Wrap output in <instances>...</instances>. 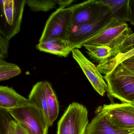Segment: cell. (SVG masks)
<instances>
[{
	"mask_svg": "<svg viewBox=\"0 0 134 134\" xmlns=\"http://www.w3.org/2000/svg\"><path fill=\"white\" fill-rule=\"evenodd\" d=\"M102 3L109 8L114 18L120 23L128 22V0L112 1L101 0Z\"/></svg>",
	"mask_w": 134,
	"mask_h": 134,
	"instance_id": "17",
	"label": "cell"
},
{
	"mask_svg": "<svg viewBox=\"0 0 134 134\" xmlns=\"http://www.w3.org/2000/svg\"><path fill=\"white\" fill-rule=\"evenodd\" d=\"M44 85L47 103L49 126L51 127L58 116L59 103L51 84L48 81H44Z\"/></svg>",
	"mask_w": 134,
	"mask_h": 134,
	"instance_id": "16",
	"label": "cell"
},
{
	"mask_svg": "<svg viewBox=\"0 0 134 134\" xmlns=\"http://www.w3.org/2000/svg\"><path fill=\"white\" fill-rule=\"evenodd\" d=\"M88 124L87 108L80 103L73 102L58 122L57 134H85Z\"/></svg>",
	"mask_w": 134,
	"mask_h": 134,
	"instance_id": "5",
	"label": "cell"
},
{
	"mask_svg": "<svg viewBox=\"0 0 134 134\" xmlns=\"http://www.w3.org/2000/svg\"><path fill=\"white\" fill-rule=\"evenodd\" d=\"M126 66L128 69H129V70H131V71L134 73V67H132V66Z\"/></svg>",
	"mask_w": 134,
	"mask_h": 134,
	"instance_id": "27",
	"label": "cell"
},
{
	"mask_svg": "<svg viewBox=\"0 0 134 134\" xmlns=\"http://www.w3.org/2000/svg\"><path fill=\"white\" fill-rule=\"evenodd\" d=\"M106 6L102 13L93 21L78 26H71L66 41L72 51L83 47L87 41L109 26L120 23L114 18L109 8Z\"/></svg>",
	"mask_w": 134,
	"mask_h": 134,
	"instance_id": "2",
	"label": "cell"
},
{
	"mask_svg": "<svg viewBox=\"0 0 134 134\" xmlns=\"http://www.w3.org/2000/svg\"><path fill=\"white\" fill-rule=\"evenodd\" d=\"M20 67L14 63L0 59V81L6 80L21 74Z\"/></svg>",
	"mask_w": 134,
	"mask_h": 134,
	"instance_id": "18",
	"label": "cell"
},
{
	"mask_svg": "<svg viewBox=\"0 0 134 134\" xmlns=\"http://www.w3.org/2000/svg\"><path fill=\"white\" fill-rule=\"evenodd\" d=\"M72 10L59 7L48 18L39 41L49 38L66 41L71 26Z\"/></svg>",
	"mask_w": 134,
	"mask_h": 134,
	"instance_id": "6",
	"label": "cell"
},
{
	"mask_svg": "<svg viewBox=\"0 0 134 134\" xmlns=\"http://www.w3.org/2000/svg\"><path fill=\"white\" fill-rule=\"evenodd\" d=\"M0 134H15L14 120L7 110L0 109Z\"/></svg>",
	"mask_w": 134,
	"mask_h": 134,
	"instance_id": "19",
	"label": "cell"
},
{
	"mask_svg": "<svg viewBox=\"0 0 134 134\" xmlns=\"http://www.w3.org/2000/svg\"><path fill=\"white\" fill-rule=\"evenodd\" d=\"M36 47L40 51L65 58L72 51L67 41L55 38H47L40 41Z\"/></svg>",
	"mask_w": 134,
	"mask_h": 134,
	"instance_id": "13",
	"label": "cell"
},
{
	"mask_svg": "<svg viewBox=\"0 0 134 134\" xmlns=\"http://www.w3.org/2000/svg\"><path fill=\"white\" fill-rule=\"evenodd\" d=\"M127 21L134 26V0H128Z\"/></svg>",
	"mask_w": 134,
	"mask_h": 134,
	"instance_id": "23",
	"label": "cell"
},
{
	"mask_svg": "<svg viewBox=\"0 0 134 134\" xmlns=\"http://www.w3.org/2000/svg\"><path fill=\"white\" fill-rule=\"evenodd\" d=\"M106 7L101 0H89L72 6L71 26H78L93 21Z\"/></svg>",
	"mask_w": 134,
	"mask_h": 134,
	"instance_id": "9",
	"label": "cell"
},
{
	"mask_svg": "<svg viewBox=\"0 0 134 134\" xmlns=\"http://www.w3.org/2000/svg\"><path fill=\"white\" fill-rule=\"evenodd\" d=\"M133 48H134V33L125 39L113 51V58L115 57L118 53L126 52Z\"/></svg>",
	"mask_w": 134,
	"mask_h": 134,
	"instance_id": "21",
	"label": "cell"
},
{
	"mask_svg": "<svg viewBox=\"0 0 134 134\" xmlns=\"http://www.w3.org/2000/svg\"><path fill=\"white\" fill-rule=\"evenodd\" d=\"M133 104V105H134V103H133V104Z\"/></svg>",
	"mask_w": 134,
	"mask_h": 134,
	"instance_id": "28",
	"label": "cell"
},
{
	"mask_svg": "<svg viewBox=\"0 0 134 134\" xmlns=\"http://www.w3.org/2000/svg\"><path fill=\"white\" fill-rule=\"evenodd\" d=\"M28 99L31 105L36 106L42 110L49 122L44 81L37 82L33 86L29 95Z\"/></svg>",
	"mask_w": 134,
	"mask_h": 134,
	"instance_id": "14",
	"label": "cell"
},
{
	"mask_svg": "<svg viewBox=\"0 0 134 134\" xmlns=\"http://www.w3.org/2000/svg\"><path fill=\"white\" fill-rule=\"evenodd\" d=\"M26 4L32 11L47 12L56 8V0H26Z\"/></svg>",
	"mask_w": 134,
	"mask_h": 134,
	"instance_id": "20",
	"label": "cell"
},
{
	"mask_svg": "<svg viewBox=\"0 0 134 134\" xmlns=\"http://www.w3.org/2000/svg\"><path fill=\"white\" fill-rule=\"evenodd\" d=\"M122 63L125 66L134 67V56L124 61Z\"/></svg>",
	"mask_w": 134,
	"mask_h": 134,
	"instance_id": "26",
	"label": "cell"
},
{
	"mask_svg": "<svg viewBox=\"0 0 134 134\" xmlns=\"http://www.w3.org/2000/svg\"><path fill=\"white\" fill-rule=\"evenodd\" d=\"M83 47L90 58L98 63V65L103 64L113 57V49L109 46L86 44Z\"/></svg>",
	"mask_w": 134,
	"mask_h": 134,
	"instance_id": "15",
	"label": "cell"
},
{
	"mask_svg": "<svg viewBox=\"0 0 134 134\" xmlns=\"http://www.w3.org/2000/svg\"><path fill=\"white\" fill-rule=\"evenodd\" d=\"M73 58L76 61L93 88L102 96L108 90L107 84L97 67L88 60L79 49L72 51Z\"/></svg>",
	"mask_w": 134,
	"mask_h": 134,
	"instance_id": "10",
	"label": "cell"
},
{
	"mask_svg": "<svg viewBox=\"0 0 134 134\" xmlns=\"http://www.w3.org/2000/svg\"><path fill=\"white\" fill-rule=\"evenodd\" d=\"M104 74L109 96L123 103H134V73L121 63Z\"/></svg>",
	"mask_w": 134,
	"mask_h": 134,
	"instance_id": "1",
	"label": "cell"
},
{
	"mask_svg": "<svg viewBox=\"0 0 134 134\" xmlns=\"http://www.w3.org/2000/svg\"><path fill=\"white\" fill-rule=\"evenodd\" d=\"M9 41L0 35V59H4L7 57Z\"/></svg>",
	"mask_w": 134,
	"mask_h": 134,
	"instance_id": "22",
	"label": "cell"
},
{
	"mask_svg": "<svg viewBox=\"0 0 134 134\" xmlns=\"http://www.w3.org/2000/svg\"><path fill=\"white\" fill-rule=\"evenodd\" d=\"M57 4L59 7L65 8L66 7L69 6L72 3L75 2L74 0H56Z\"/></svg>",
	"mask_w": 134,
	"mask_h": 134,
	"instance_id": "24",
	"label": "cell"
},
{
	"mask_svg": "<svg viewBox=\"0 0 134 134\" xmlns=\"http://www.w3.org/2000/svg\"><path fill=\"white\" fill-rule=\"evenodd\" d=\"M31 105L26 98L8 86L0 87V109L7 110Z\"/></svg>",
	"mask_w": 134,
	"mask_h": 134,
	"instance_id": "12",
	"label": "cell"
},
{
	"mask_svg": "<svg viewBox=\"0 0 134 134\" xmlns=\"http://www.w3.org/2000/svg\"><path fill=\"white\" fill-rule=\"evenodd\" d=\"M15 134H28L19 123L14 120Z\"/></svg>",
	"mask_w": 134,
	"mask_h": 134,
	"instance_id": "25",
	"label": "cell"
},
{
	"mask_svg": "<svg viewBox=\"0 0 134 134\" xmlns=\"http://www.w3.org/2000/svg\"><path fill=\"white\" fill-rule=\"evenodd\" d=\"M26 0L0 1V35L10 40L20 31Z\"/></svg>",
	"mask_w": 134,
	"mask_h": 134,
	"instance_id": "3",
	"label": "cell"
},
{
	"mask_svg": "<svg viewBox=\"0 0 134 134\" xmlns=\"http://www.w3.org/2000/svg\"><path fill=\"white\" fill-rule=\"evenodd\" d=\"M108 120L120 129H134V105L131 103H111L99 109Z\"/></svg>",
	"mask_w": 134,
	"mask_h": 134,
	"instance_id": "7",
	"label": "cell"
},
{
	"mask_svg": "<svg viewBox=\"0 0 134 134\" xmlns=\"http://www.w3.org/2000/svg\"><path fill=\"white\" fill-rule=\"evenodd\" d=\"M132 33L131 30L128 27L127 23H117L103 30L96 36L87 41L84 45L88 44L109 46L113 51L122 41Z\"/></svg>",
	"mask_w": 134,
	"mask_h": 134,
	"instance_id": "8",
	"label": "cell"
},
{
	"mask_svg": "<svg viewBox=\"0 0 134 134\" xmlns=\"http://www.w3.org/2000/svg\"><path fill=\"white\" fill-rule=\"evenodd\" d=\"M96 113L88 124L85 134H129L134 132V129H120L114 126L99 110Z\"/></svg>",
	"mask_w": 134,
	"mask_h": 134,
	"instance_id": "11",
	"label": "cell"
},
{
	"mask_svg": "<svg viewBox=\"0 0 134 134\" xmlns=\"http://www.w3.org/2000/svg\"><path fill=\"white\" fill-rule=\"evenodd\" d=\"M7 111L28 134H48V120L36 106L30 105Z\"/></svg>",
	"mask_w": 134,
	"mask_h": 134,
	"instance_id": "4",
	"label": "cell"
}]
</instances>
